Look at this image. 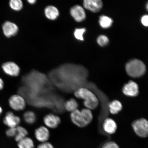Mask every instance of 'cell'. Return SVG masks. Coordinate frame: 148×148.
Masks as SVG:
<instances>
[{
    "mask_svg": "<svg viewBox=\"0 0 148 148\" xmlns=\"http://www.w3.org/2000/svg\"><path fill=\"white\" fill-rule=\"evenodd\" d=\"M78 107V103L74 99H70L69 100L66 101L64 104V107L66 110L71 112L77 110Z\"/></svg>",
    "mask_w": 148,
    "mask_h": 148,
    "instance_id": "cell-20",
    "label": "cell"
},
{
    "mask_svg": "<svg viewBox=\"0 0 148 148\" xmlns=\"http://www.w3.org/2000/svg\"><path fill=\"white\" fill-rule=\"evenodd\" d=\"M3 71L7 75L12 77H16L19 75L20 69L18 65L13 62L4 63L2 66Z\"/></svg>",
    "mask_w": 148,
    "mask_h": 148,
    "instance_id": "cell-6",
    "label": "cell"
},
{
    "mask_svg": "<svg viewBox=\"0 0 148 148\" xmlns=\"http://www.w3.org/2000/svg\"><path fill=\"white\" fill-rule=\"evenodd\" d=\"M4 86V82H3V79L0 77V91L3 89Z\"/></svg>",
    "mask_w": 148,
    "mask_h": 148,
    "instance_id": "cell-29",
    "label": "cell"
},
{
    "mask_svg": "<svg viewBox=\"0 0 148 148\" xmlns=\"http://www.w3.org/2000/svg\"><path fill=\"white\" fill-rule=\"evenodd\" d=\"M28 134L27 129L25 127L18 125L16 127V134L15 136V140L18 142L27 137Z\"/></svg>",
    "mask_w": 148,
    "mask_h": 148,
    "instance_id": "cell-17",
    "label": "cell"
},
{
    "mask_svg": "<svg viewBox=\"0 0 148 148\" xmlns=\"http://www.w3.org/2000/svg\"><path fill=\"white\" fill-rule=\"evenodd\" d=\"M36 0H28L27 1L29 3V4L31 5L34 4V3H36Z\"/></svg>",
    "mask_w": 148,
    "mask_h": 148,
    "instance_id": "cell-30",
    "label": "cell"
},
{
    "mask_svg": "<svg viewBox=\"0 0 148 148\" xmlns=\"http://www.w3.org/2000/svg\"><path fill=\"white\" fill-rule=\"evenodd\" d=\"M70 14L77 22L80 23L86 19V16L84 8L80 5H74L70 9Z\"/></svg>",
    "mask_w": 148,
    "mask_h": 148,
    "instance_id": "cell-7",
    "label": "cell"
},
{
    "mask_svg": "<svg viewBox=\"0 0 148 148\" xmlns=\"http://www.w3.org/2000/svg\"><path fill=\"white\" fill-rule=\"evenodd\" d=\"M132 127L136 134L141 138L148 136V121L141 118L133 122Z\"/></svg>",
    "mask_w": 148,
    "mask_h": 148,
    "instance_id": "cell-4",
    "label": "cell"
},
{
    "mask_svg": "<svg viewBox=\"0 0 148 148\" xmlns=\"http://www.w3.org/2000/svg\"><path fill=\"white\" fill-rule=\"evenodd\" d=\"M75 95L78 99L83 100V104L89 110H95L99 105V101L97 96L87 88H79L75 92Z\"/></svg>",
    "mask_w": 148,
    "mask_h": 148,
    "instance_id": "cell-1",
    "label": "cell"
},
{
    "mask_svg": "<svg viewBox=\"0 0 148 148\" xmlns=\"http://www.w3.org/2000/svg\"><path fill=\"white\" fill-rule=\"evenodd\" d=\"M34 134L36 139L42 143L47 142L50 137L49 129L44 126H40L37 128L35 130Z\"/></svg>",
    "mask_w": 148,
    "mask_h": 148,
    "instance_id": "cell-13",
    "label": "cell"
},
{
    "mask_svg": "<svg viewBox=\"0 0 148 148\" xmlns=\"http://www.w3.org/2000/svg\"><path fill=\"white\" fill-rule=\"evenodd\" d=\"M11 8L15 11H19L23 8V4L21 0H11L9 1Z\"/></svg>",
    "mask_w": 148,
    "mask_h": 148,
    "instance_id": "cell-22",
    "label": "cell"
},
{
    "mask_svg": "<svg viewBox=\"0 0 148 148\" xmlns=\"http://www.w3.org/2000/svg\"><path fill=\"white\" fill-rule=\"evenodd\" d=\"M86 31V29L85 28H76L74 31V36L77 40L80 41H83L84 40L83 36Z\"/></svg>",
    "mask_w": 148,
    "mask_h": 148,
    "instance_id": "cell-23",
    "label": "cell"
},
{
    "mask_svg": "<svg viewBox=\"0 0 148 148\" xmlns=\"http://www.w3.org/2000/svg\"><path fill=\"white\" fill-rule=\"evenodd\" d=\"M141 23L144 26L148 27V15H145L141 18Z\"/></svg>",
    "mask_w": 148,
    "mask_h": 148,
    "instance_id": "cell-28",
    "label": "cell"
},
{
    "mask_svg": "<svg viewBox=\"0 0 148 148\" xmlns=\"http://www.w3.org/2000/svg\"><path fill=\"white\" fill-rule=\"evenodd\" d=\"M2 112H3L2 108L1 106H0V115H1V114H2Z\"/></svg>",
    "mask_w": 148,
    "mask_h": 148,
    "instance_id": "cell-31",
    "label": "cell"
},
{
    "mask_svg": "<svg viewBox=\"0 0 148 148\" xmlns=\"http://www.w3.org/2000/svg\"><path fill=\"white\" fill-rule=\"evenodd\" d=\"M108 107L111 113L114 114L118 113L121 110L123 106L119 101L114 100L109 103Z\"/></svg>",
    "mask_w": 148,
    "mask_h": 148,
    "instance_id": "cell-16",
    "label": "cell"
},
{
    "mask_svg": "<svg viewBox=\"0 0 148 148\" xmlns=\"http://www.w3.org/2000/svg\"><path fill=\"white\" fill-rule=\"evenodd\" d=\"M127 73L130 76L138 78L143 76L146 72V66L144 63L138 59L130 61L125 66Z\"/></svg>",
    "mask_w": 148,
    "mask_h": 148,
    "instance_id": "cell-3",
    "label": "cell"
},
{
    "mask_svg": "<svg viewBox=\"0 0 148 148\" xmlns=\"http://www.w3.org/2000/svg\"><path fill=\"white\" fill-rule=\"evenodd\" d=\"M2 28L3 34L7 38L15 36L18 30V27L16 24L9 21L3 23Z\"/></svg>",
    "mask_w": 148,
    "mask_h": 148,
    "instance_id": "cell-10",
    "label": "cell"
},
{
    "mask_svg": "<svg viewBox=\"0 0 148 148\" xmlns=\"http://www.w3.org/2000/svg\"><path fill=\"white\" fill-rule=\"evenodd\" d=\"M44 14L46 18L51 20L56 19L60 15L58 9L53 5L46 7L44 10Z\"/></svg>",
    "mask_w": 148,
    "mask_h": 148,
    "instance_id": "cell-15",
    "label": "cell"
},
{
    "mask_svg": "<svg viewBox=\"0 0 148 148\" xmlns=\"http://www.w3.org/2000/svg\"><path fill=\"white\" fill-rule=\"evenodd\" d=\"M102 148H119L115 142H107L103 145Z\"/></svg>",
    "mask_w": 148,
    "mask_h": 148,
    "instance_id": "cell-26",
    "label": "cell"
},
{
    "mask_svg": "<svg viewBox=\"0 0 148 148\" xmlns=\"http://www.w3.org/2000/svg\"><path fill=\"white\" fill-rule=\"evenodd\" d=\"M21 121L20 118L15 115L12 112H7L3 119V123L9 128L17 127Z\"/></svg>",
    "mask_w": 148,
    "mask_h": 148,
    "instance_id": "cell-9",
    "label": "cell"
},
{
    "mask_svg": "<svg viewBox=\"0 0 148 148\" xmlns=\"http://www.w3.org/2000/svg\"><path fill=\"white\" fill-rule=\"evenodd\" d=\"M8 103L11 108L17 111L23 110L26 105L25 99L18 94L11 96L9 98Z\"/></svg>",
    "mask_w": 148,
    "mask_h": 148,
    "instance_id": "cell-5",
    "label": "cell"
},
{
    "mask_svg": "<svg viewBox=\"0 0 148 148\" xmlns=\"http://www.w3.org/2000/svg\"><path fill=\"white\" fill-rule=\"evenodd\" d=\"M18 148H34V144L33 140L30 138H25L18 142Z\"/></svg>",
    "mask_w": 148,
    "mask_h": 148,
    "instance_id": "cell-19",
    "label": "cell"
},
{
    "mask_svg": "<svg viewBox=\"0 0 148 148\" xmlns=\"http://www.w3.org/2000/svg\"><path fill=\"white\" fill-rule=\"evenodd\" d=\"M37 148H54L52 144L47 142H43L38 146Z\"/></svg>",
    "mask_w": 148,
    "mask_h": 148,
    "instance_id": "cell-27",
    "label": "cell"
},
{
    "mask_svg": "<svg viewBox=\"0 0 148 148\" xmlns=\"http://www.w3.org/2000/svg\"><path fill=\"white\" fill-rule=\"evenodd\" d=\"M123 93L127 97H136L139 94L138 85L134 81H130L123 86Z\"/></svg>",
    "mask_w": 148,
    "mask_h": 148,
    "instance_id": "cell-8",
    "label": "cell"
},
{
    "mask_svg": "<svg viewBox=\"0 0 148 148\" xmlns=\"http://www.w3.org/2000/svg\"><path fill=\"white\" fill-rule=\"evenodd\" d=\"M97 43L101 46H106L108 43V38L104 35H101L98 37L97 40Z\"/></svg>",
    "mask_w": 148,
    "mask_h": 148,
    "instance_id": "cell-24",
    "label": "cell"
},
{
    "mask_svg": "<svg viewBox=\"0 0 148 148\" xmlns=\"http://www.w3.org/2000/svg\"><path fill=\"white\" fill-rule=\"evenodd\" d=\"M70 118L73 123L80 127H85L91 123L93 115L91 110L87 108L75 110L71 112Z\"/></svg>",
    "mask_w": 148,
    "mask_h": 148,
    "instance_id": "cell-2",
    "label": "cell"
},
{
    "mask_svg": "<svg viewBox=\"0 0 148 148\" xmlns=\"http://www.w3.org/2000/svg\"><path fill=\"white\" fill-rule=\"evenodd\" d=\"M99 23L101 26L103 28L106 29L112 26L113 21L112 18L108 16L103 15L99 18Z\"/></svg>",
    "mask_w": 148,
    "mask_h": 148,
    "instance_id": "cell-21",
    "label": "cell"
},
{
    "mask_svg": "<svg viewBox=\"0 0 148 148\" xmlns=\"http://www.w3.org/2000/svg\"><path fill=\"white\" fill-rule=\"evenodd\" d=\"M23 119L26 123L29 125H33L36 123V116L34 112L27 111L25 112L23 116Z\"/></svg>",
    "mask_w": 148,
    "mask_h": 148,
    "instance_id": "cell-18",
    "label": "cell"
},
{
    "mask_svg": "<svg viewBox=\"0 0 148 148\" xmlns=\"http://www.w3.org/2000/svg\"><path fill=\"white\" fill-rule=\"evenodd\" d=\"M43 121L46 126L51 129H55L60 125L61 119L58 116L49 114L44 116Z\"/></svg>",
    "mask_w": 148,
    "mask_h": 148,
    "instance_id": "cell-12",
    "label": "cell"
},
{
    "mask_svg": "<svg viewBox=\"0 0 148 148\" xmlns=\"http://www.w3.org/2000/svg\"><path fill=\"white\" fill-rule=\"evenodd\" d=\"M84 8L93 12H97L101 10L103 3L100 0H85L83 1Z\"/></svg>",
    "mask_w": 148,
    "mask_h": 148,
    "instance_id": "cell-11",
    "label": "cell"
},
{
    "mask_svg": "<svg viewBox=\"0 0 148 148\" xmlns=\"http://www.w3.org/2000/svg\"><path fill=\"white\" fill-rule=\"evenodd\" d=\"M16 127L9 128L5 131L7 136L10 137H13L16 136Z\"/></svg>",
    "mask_w": 148,
    "mask_h": 148,
    "instance_id": "cell-25",
    "label": "cell"
},
{
    "mask_svg": "<svg viewBox=\"0 0 148 148\" xmlns=\"http://www.w3.org/2000/svg\"><path fill=\"white\" fill-rule=\"evenodd\" d=\"M146 8H147V10L148 11V2L146 5Z\"/></svg>",
    "mask_w": 148,
    "mask_h": 148,
    "instance_id": "cell-32",
    "label": "cell"
},
{
    "mask_svg": "<svg viewBox=\"0 0 148 148\" xmlns=\"http://www.w3.org/2000/svg\"><path fill=\"white\" fill-rule=\"evenodd\" d=\"M103 128L107 134H112L116 132L117 129V125L114 120L111 118H107L103 122Z\"/></svg>",
    "mask_w": 148,
    "mask_h": 148,
    "instance_id": "cell-14",
    "label": "cell"
}]
</instances>
